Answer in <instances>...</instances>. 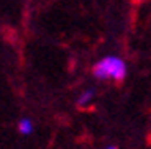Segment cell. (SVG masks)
I'll use <instances>...</instances> for the list:
<instances>
[{
    "instance_id": "obj_1",
    "label": "cell",
    "mask_w": 151,
    "mask_h": 149,
    "mask_svg": "<svg viewBox=\"0 0 151 149\" xmlns=\"http://www.w3.org/2000/svg\"><path fill=\"white\" fill-rule=\"evenodd\" d=\"M94 77L99 80H123L127 75V64L117 56H107L100 59L92 69Z\"/></svg>"
},
{
    "instance_id": "obj_2",
    "label": "cell",
    "mask_w": 151,
    "mask_h": 149,
    "mask_svg": "<svg viewBox=\"0 0 151 149\" xmlns=\"http://www.w3.org/2000/svg\"><path fill=\"white\" fill-rule=\"evenodd\" d=\"M18 130H20V133L22 134H30L31 131H33V125H31V121L30 120H22L18 123Z\"/></svg>"
},
{
    "instance_id": "obj_3",
    "label": "cell",
    "mask_w": 151,
    "mask_h": 149,
    "mask_svg": "<svg viewBox=\"0 0 151 149\" xmlns=\"http://www.w3.org/2000/svg\"><path fill=\"white\" fill-rule=\"evenodd\" d=\"M92 98H94V90H86V92L77 98V105H81V107H82V105H87Z\"/></svg>"
}]
</instances>
